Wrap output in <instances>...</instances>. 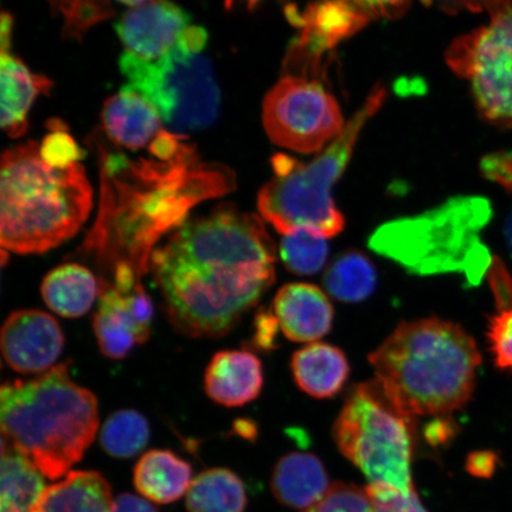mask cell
<instances>
[{
  "mask_svg": "<svg viewBox=\"0 0 512 512\" xmlns=\"http://www.w3.org/2000/svg\"><path fill=\"white\" fill-rule=\"evenodd\" d=\"M273 313L284 336L292 342L313 343L328 335L335 310L319 287L292 283L280 288Z\"/></svg>",
  "mask_w": 512,
  "mask_h": 512,
  "instance_id": "cell-17",
  "label": "cell"
},
{
  "mask_svg": "<svg viewBox=\"0 0 512 512\" xmlns=\"http://www.w3.org/2000/svg\"><path fill=\"white\" fill-rule=\"evenodd\" d=\"M46 488L40 470L2 439L0 512H34Z\"/></svg>",
  "mask_w": 512,
  "mask_h": 512,
  "instance_id": "cell-25",
  "label": "cell"
},
{
  "mask_svg": "<svg viewBox=\"0 0 512 512\" xmlns=\"http://www.w3.org/2000/svg\"><path fill=\"white\" fill-rule=\"evenodd\" d=\"M488 200L458 196L420 215L384 223L369 247L411 274H463L475 285L489 268L479 232L490 220Z\"/></svg>",
  "mask_w": 512,
  "mask_h": 512,
  "instance_id": "cell-7",
  "label": "cell"
},
{
  "mask_svg": "<svg viewBox=\"0 0 512 512\" xmlns=\"http://www.w3.org/2000/svg\"><path fill=\"white\" fill-rule=\"evenodd\" d=\"M297 386L315 399H330L347 383L350 367L341 349L313 342L294 352L291 361Z\"/></svg>",
  "mask_w": 512,
  "mask_h": 512,
  "instance_id": "cell-21",
  "label": "cell"
},
{
  "mask_svg": "<svg viewBox=\"0 0 512 512\" xmlns=\"http://www.w3.org/2000/svg\"><path fill=\"white\" fill-rule=\"evenodd\" d=\"M262 119L275 145L300 153L322 150L344 128L334 96L304 76L287 75L267 93Z\"/></svg>",
  "mask_w": 512,
  "mask_h": 512,
  "instance_id": "cell-11",
  "label": "cell"
},
{
  "mask_svg": "<svg viewBox=\"0 0 512 512\" xmlns=\"http://www.w3.org/2000/svg\"><path fill=\"white\" fill-rule=\"evenodd\" d=\"M63 347L60 324L43 311L12 312L0 334L3 358L19 374L47 373L59 360Z\"/></svg>",
  "mask_w": 512,
  "mask_h": 512,
  "instance_id": "cell-14",
  "label": "cell"
},
{
  "mask_svg": "<svg viewBox=\"0 0 512 512\" xmlns=\"http://www.w3.org/2000/svg\"><path fill=\"white\" fill-rule=\"evenodd\" d=\"M325 239L309 229H297L283 235L279 255L286 270L296 275H315L322 271L329 256Z\"/></svg>",
  "mask_w": 512,
  "mask_h": 512,
  "instance_id": "cell-29",
  "label": "cell"
},
{
  "mask_svg": "<svg viewBox=\"0 0 512 512\" xmlns=\"http://www.w3.org/2000/svg\"><path fill=\"white\" fill-rule=\"evenodd\" d=\"M133 482L147 501L169 504L188 494L192 484L189 463L174 452L153 450L144 454L134 467Z\"/></svg>",
  "mask_w": 512,
  "mask_h": 512,
  "instance_id": "cell-22",
  "label": "cell"
},
{
  "mask_svg": "<svg viewBox=\"0 0 512 512\" xmlns=\"http://www.w3.org/2000/svg\"><path fill=\"white\" fill-rule=\"evenodd\" d=\"M2 439L28 458L44 477L67 476L99 430L95 395L69 375L67 363L29 381L0 389Z\"/></svg>",
  "mask_w": 512,
  "mask_h": 512,
  "instance_id": "cell-5",
  "label": "cell"
},
{
  "mask_svg": "<svg viewBox=\"0 0 512 512\" xmlns=\"http://www.w3.org/2000/svg\"><path fill=\"white\" fill-rule=\"evenodd\" d=\"M202 51L183 34L177 47L162 59L145 61L124 53L119 62L126 87L149 101L169 131L181 136L204 130L219 117L220 89Z\"/></svg>",
  "mask_w": 512,
  "mask_h": 512,
  "instance_id": "cell-9",
  "label": "cell"
},
{
  "mask_svg": "<svg viewBox=\"0 0 512 512\" xmlns=\"http://www.w3.org/2000/svg\"><path fill=\"white\" fill-rule=\"evenodd\" d=\"M112 512H158L146 498L123 494L113 501Z\"/></svg>",
  "mask_w": 512,
  "mask_h": 512,
  "instance_id": "cell-40",
  "label": "cell"
},
{
  "mask_svg": "<svg viewBox=\"0 0 512 512\" xmlns=\"http://www.w3.org/2000/svg\"><path fill=\"white\" fill-rule=\"evenodd\" d=\"M0 79H2V112L0 123L11 138L28 130V114L35 99L47 94L53 83L44 76L32 74L25 64L11 54L12 17L3 12L0 25Z\"/></svg>",
  "mask_w": 512,
  "mask_h": 512,
  "instance_id": "cell-16",
  "label": "cell"
},
{
  "mask_svg": "<svg viewBox=\"0 0 512 512\" xmlns=\"http://www.w3.org/2000/svg\"><path fill=\"white\" fill-rule=\"evenodd\" d=\"M426 5L433 6L446 14L456 15L462 11L488 12L512 10V0H424Z\"/></svg>",
  "mask_w": 512,
  "mask_h": 512,
  "instance_id": "cell-36",
  "label": "cell"
},
{
  "mask_svg": "<svg viewBox=\"0 0 512 512\" xmlns=\"http://www.w3.org/2000/svg\"><path fill=\"white\" fill-rule=\"evenodd\" d=\"M149 439V422L134 409H121L111 414L100 431L101 447L111 457L120 459L137 456Z\"/></svg>",
  "mask_w": 512,
  "mask_h": 512,
  "instance_id": "cell-28",
  "label": "cell"
},
{
  "mask_svg": "<svg viewBox=\"0 0 512 512\" xmlns=\"http://www.w3.org/2000/svg\"><path fill=\"white\" fill-rule=\"evenodd\" d=\"M277 248L259 216L232 204L185 221L152 252L149 271L175 330L227 335L275 280Z\"/></svg>",
  "mask_w": 512,
  "mask_h": 512,
  "instance_id": "cell-1",
  "label": "cell"
},
{
  "mask_svg": "<svg viewBox=\"0 0 512 512\" xmlns=\"http://www.w3.org/2000/svg\"><path fill=\"white\" fill-rule=\"evenodd\" d=\"M377 512H427L415 488L398 490L384 485H369L366 488Z\"/></svg>",
  "mask_w": 512,
  "mask_h": 512,
  "instance_id": "cell-34",
  "label": "cell"
},
{
  "mask_svg": "<svg viewBox=\"0 0 512 512\" xmlns=\"http://www.w3.org/2000/svg\"><path fill=\"white\" fill-rule=\"evenodd\" d=\"M93 190L80 163L59 168L35 142L5 151L0 169V243L17 254H41L79 232Z\"/></svg>",
  "mask_w": 512,
  "mask_h": 512,
  "instance_id": "cell-4",
  "label": "cell"
},
{
  "mask_svg": "<svg viewBox=\"0 0 512 512\" xmlns=\"http://www.w3.org/2000/svg\"><path fill=\"white\" fill-rule=\"evenodd\" d=\"M303 512H377L366 489L336 483L320 501Z\"/></svg>",
  "mask_w": 512,
  "mask_h": 512,
  "instance_id": "cell-31",
  "label": "cell"
},
{
  "mask_svg": "<svg viewBox=\"0 0 512 512\" xmlns=\"http://www.w3.org/2000/svg\"><path fill=\"white\" fill-rule=\"evenodd\" d=\"M254 343L256 347L265 350L275 348V339H277L279 324L273 312L260 313L255 320Z\"/></svg>",
  "mask_w": 512,
  "mask_h": 512,
  "instance_id": "cell-38",
  "label": "cell"
},
{
  "mask_svg": "<svg viewBox=\"0 0 512 512\" xmlns=\"http://www.w3.org/2000/svg\"><path fill=\"white\" fill-rule=\"evenodd\" d=\"M369 362L389 398L415 418L462 409L475 392L482 356L462 326L427 318L401 323Z\"/></svg>",
  "mask_w": 512,
  "mask_h": 512,
  "instance_id": "cell-3",
  "label": "cell"
},
{
  "mask_svg": "<svg viewBox=\"0 0 512 512\" xmlns=\"http://www.w3.org/2000/svg\"><path fill=\"white\" fill-rule=\"evenodd\" d=\"M264 386L259 357L247 350L217 352L204 375V389L219 405L241 407L254 401Z\"/></svg>",
  "mask_w": 512,
  "mask_h": 512,
  "instance_id": "cell-18",
  "label": "cell"
},
{
  "mask_svg": "<svg viewBox=\"0 0 512 512\" xmlns=\"http://www.w3.org/2000/svg\"><path fill=\"white\" fill-rule=\"evenodd\" d=\"M377 272L366 254L349 251L339 254L324 274V286L332 297L347 304L361 303L373 294Z\"/></svg>",
  "mask_w": 512,
  "mask_h": 512,
  "instance_id": "cell-27",
  "label": "cell"
},
{
  "mask_svg": "<svg viewBox=\"0 0 512 512\" xmlns=\"http://www.w3.org/2000/svg\"><path fill=\"white\" fill-rule=\"evenodd\" d=\"M332 433L339 451L370 485L414 488V416L396 406L379 381L356 384L350 390Z\"/></svg>",
  "mask_w": 512,
  "mask_h": 512,
  "instance_id": "cell-8",
  "label": "cell"
},
{
  "mask_svg": "<svg viewBox=\"0 0 512 512\" xmlns=\"http://www.w3.org/2000/svg\"><path fill=\"white\" fill-rule=\"evenodd\" d=\"M55 9L66 16L68 36L81 37L83 32L102 19L112 16L107 0H49Z\"/></svg>",
  "mask_w": 512,
  "mask_h": 512,
  "instance_id": "cell-30",
  "label": "cell"
},
{
  "mask_svg": "<svg viewBox=\"0 0 512 512\" xmlns=\"http://www.w3.org/2000/svg\"><path fill=\"white\" fill-rule=\"evenodd\" d=\"M271 488L279 503L305 511L328 494L331 485L322 460L315 454L291 452L275 465Z\"/></svg>",
  "mask_w": 512,
  "mask_h": 512,
  "instance_id": "cell-20",
  "label": "cell"
},
{
  "mask_svg": "<svg viewBox=\"0 0 512 512\" xmlns=\"http://www.w3.org/2000/svg\"><path fill=\"white\" fill-rule=\"evenodd\" d=\"M162 118L142 95L123 87L106 101L102 123L112 143L137 151L150 146L163 131Z\"/></svg>",
  "mask_w": 512,
  "mask_h": 512,
  "instance_id": "cell-19",
  "label": "cell"
},
{
  "mask_svg": "<svg viewBox=\"0 0 512 512\" xmlns=\"http://www.w3.org/2000/svg\"><path fill=\"white\" fill-rule=\"evenodd\" d=\"M61 124H54L53 131L44 138L40 145L41 156L47 163L59 168L74 163H79L85 157V151L80 149L75 140L66 132V127L61 128Z\"/></svg>",
  "mask_w": 512,
  "mask_h": 512,
  "instance_id": "cell-32",
  "label": "cell"
},
{
  "mask_svg": "<svg viewBox=\"0 0 512 512\" xmlns=\"http://www.w3.org/2000/svg\"><path fill=\"white\" fill-rule=\"evenodd\" d=\"M93 143L100 166L99 215L83 247L113 262V272L126 267L142 278L160 236L181 227L197 204L236 187L228 166L203 160L181 134L160 132L149 158H130L99 136Z\"/></svg>",
  "mask_w": 512,
  "mask_h": 512,
  "instance_id": "cell-2",
  "label": "cell"
},
{
  "mask_svg": "<svg viewBox=\"0 0 512 512\" xmlns=\"http://www.w3.org/2000/svg\"><path fill=\"white\" fill-rule=\"evenodd\" d=\"M498 463V457L494 452L480 451L471 454L467 459V470L473 476L489 478L494 475Z\"/></svg>",
  "mask_w": 512,
  "mask_h": 512,
  "instance_id": "cell-39",
  "label": "cell"
},
{
  "mask_svg": "<svg viewBox=\"0 0 512 512\" xmlns=\"http://www.w3.org/2000/svg\"><path fill=\"white\" fill-rule=\"evenodd\" d=\"M288 18L300 34L288 49L285 69L304 73L318 68L322 57L366 27L370 18L344 0H317L303 12L290 10Z\"/></svg>",
  "mask_w": 512,
  "mask_h": 512,
  "instance_id": "cell-12",
  "label": "cell"
},
{
  "mask_svg": "<svg viewBox=\"0 0 512 512\" xmlns=\"http://www.w3.org/2000/svg\"><path fill=\"white\" fill-rule=\"evenodd\" d=\"M488 338L496 366L512 371V306L499 309L490 319Z\"/></svg>",
  "mask_w": 512,
  "mask_h": 512,
  "instance_id": "cell-33",
  "label": "cell"
},
{
  "mask_svg": "<svg viewBox=\"0 0 512 512\" xmlns=\"http://www.w3.org/2000/svg\"><path fill=\"white\" fill-rule=\"evenodd\" d=\"M480 171L488 181L494 182L512 195V151L489 153L480 160Z\"/></svg>",
  "mask_w": 512,
  "mask_h": 512,
  "instance_id": "cell-35",
  "label": "cell"
},
{
  "mask_svg": "<svg viewBox=\"0 0 512 512\" xmlns=\"http://www.w3.org/2000/svg\"><path fill=\"white\" fill-rule=\"evenodd\" d=\"M119 2L127 5L138 6L140 4L146 3L147 0H119Z\"/></svg>",
  "mask_w": 512,
  "mask_h": 512,
  "instance_id": "cell-42",
  "label": "cell"
},
{
  "mask_svg": "<svg viewBox=\"0 0 512 512\" xmlns=\"http://www.w3.org/2000/svg\"><path fill=\"white\" fill-rule=\"evenodd\" d=\"M386 98V88L375 86L339 136L311 163L302 164L285 155L273 158L274 177L260 190L258 207L278 233L309 229L334 238L342 232L345 220L332 190L347 169L363 128Z\"/></svg>",
  "mask_w": 512,
  "mask_h": 512,
  "instance_id": "cell-6",
  "label": "cell"
},
{
  "mask_svg": "<svg viewBox=\"0 0 512 512\" xmlns=\"http://www.w3.org/2000/svg\"><path fill=\"white\" fill-rule=\"evenodd\" d=\"M190 16L168 0H147L134 6L117 24L126 53L157 61L177 47L189 28Z\"/></svg>",
  "mask_w": 512,
  "mask_h": 512,
  "instance_id": "cell-15",
  "label": "cell"
},
{
  "mask_svg": "<svg viewBox=\"0 0 512 512\" xmlns=\"http://www.w3.org/2000/svg\"><path fill=\"white\" fill-rule=\"evenodd\" d=\"M489 16V24L453 41L446 62L470 83L480 117L512 130V10Z\"/></svg>",
  "mask_w": 512,
  "mask_h": 512,
  "instance_id": "cell-10",
  "label": "cell"
},
{
  "mask_svg": "<svg viewBox=\"0 0 512 512\" xmlns=\"http://www.w3.org/2000/svg\"><path fill=\"white\" fill-rule=\"evenodd\" d=\"M247 492L238 475L211 469L194 480L187 494L188 512H245Z\"/></svg>",
  "mask_w": 512,
  "mask_h": 512,
  "instance_id": "cell-26",
  "label": "cell"
},
{
  "mask_svg": "<svg viewBox=\"0 0 512 512\" xmlns=\"http://www.w3.org/2000/svg\"><path fill=\"white\" fill-rule=\"evenodd\" d=\"M152 320V300L143 284L123 290L100 280L93 329L102 354L111 360H123L136 345L149 339Z\"/></svg>",
  "mask_w": 512,
  "mask_h": 512,
  "instance_id": "cell-13",
  "label": "cell"
},
{
  "mask_svg": "<svg viewBox=\"0 0 512 512\" xmlns=\"http://www.w3.org/2000/svg\"><path fill=\"white\" fill-rule=\"evenodd\" d=\"M110 484L99 472L70 471L44 490L34 512H112Z\"/></svg>",
  "mask_w": 512,
  "mask_h": 512,
  "instance_id": "cell-23",
  "label": "cell"
},
{
  "mask_svg": "<svg viewBox=\"0 0 512 512\" xmlns=\"http://www.w3.org/2000/svg\"><path fill=\"white\" fill-rule=\"evenodd\" d=\"M41 294L44 303L57 315L79 318L92 309L100 294V284L87 267L66 264L47 274Z\"/></svg>",
  "mask_w": 512,
  "mask_h": 512,
  "instance_id": "cell-24",
  "label": "cell"
},
{
  "mask_svg": "<svg viewBox=\"0 0 512 512\" xmlns=\"http://www.w3.org/2000/svg\"><path fill=\"white\" fill-rule=\"evenodd\" d=\"M236 2V0H226V8L230 9L232 8L233 4ZM243 2L246 3L249 10H253L256 5L260 3V0H243Z\"/></svg>",
  "mask_w": 512,
  "mask_h": 512,
  "instance_id": "cell-41",
  "label": "cell"
},
{
  "mask_svg": "<svg viewBox=\"0 0 512 512\" xmlns=\"http://www.w3.org/2000/svg\"><path fill=\"white\" fill-rule=\"evenodd\" d=\"M370 19H394L402 16L412 0H344Z\"/></svg>",
  "mask_w": 512,
  "mask_h": 512,
  "instance_id": "cell-37",
  "label": "cell"
}]
</instances>
